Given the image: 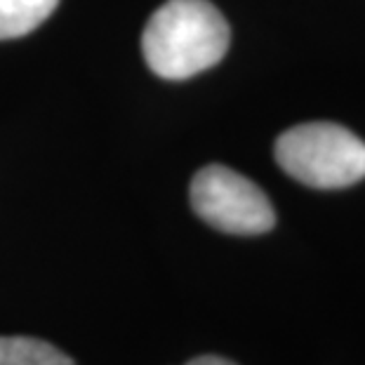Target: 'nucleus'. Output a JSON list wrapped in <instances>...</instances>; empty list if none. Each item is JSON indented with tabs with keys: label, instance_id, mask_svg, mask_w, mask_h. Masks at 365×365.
<instances>
[{
	"label": "nucleus",
	"instance_id": "f257e3e1",
	"mask_svg": "<svg viewBox=\"0 0 365 365\" xmlns=\"http://www.w3.org/2000/svg\"><path fill=\"white\" fill-rule=\"evenodd\" d=\"M229 43L231 29L210 0H168L146 21L142 52L160 78L186 81L220 64Z\"/></svg>",
	"mask_w": 365,
	"mask_h": 365
},
{
	"label": "nucleus",
	"instance_id": "f03ea898",
	"mask_svg": "<svg viewBox=\"0 0 365 365\" xmlns=\"http://www.w3.org/2000/svg\"><path fill=\"white\" fill-rule=\"evenodd\" d=\"M276 163L312 189H346L365 180V142L337 123H302L276 139Z\"/></svg>",
	"mask_w": 365,
	"mask_h": 365
},
{
	"label": "nucleus",
	"instance_id": "7ed1b4c3",
	"mask_svg": "<svg viewBox=\"0 0 365 365\" xmlns=\"http://www.w3.org/2000/svg\"><path fill=\"white\" fill-rule=\"evenodd\" d=\"M191 207L224 234L259 236L274 229L276 212L257 184L227 165H205L191 180Z\"/></svg>",
	"mask_w": 365,
	"mask_h": 365
},
{
	"label": "nucleus",
	"instance_id": "20e7f679",
	"mask_svg": "<svg viewBox=\"0 0 365 365\" xmlns=\"http://www.w3.org/2000/svg\"><path fill=\"white\" fill-rule=\"evenodd\" d=\"M59 0H0V41L36 31L57 10Z\"/></svg>",
	"mask_w": 365,
	"mask_h": 365
},
{
	"label": "nucleus",
	"instance_id": "39448f33",
	"mask_svg": "<svg viewBox=\"0 0 365 365\" xmlns=\"http://www.w3.org/2000/svg\"><path fill=\"white\" fill-rule=\"evenodd\" d=\"M0 365H76L71 356L36 337H0Z\"/></svg>",
	"mask_w": 365,
	"mask_h": 365
},
{
	"label": "nucleus",
	"instance_id": "423d86ee",
	"mask_svg": "<svg viewBox=\"0 0 365 365\" xmlns=\"http://www.w3.org/2000/svg\"><path fill=\"white\" fill-rule=\"evenodd\" d=\"M186 365H236V363L222 359V356H198V359H191Z\"/></svg>",
	"mask_w": 365,
	"mask_h": 365
}]
</instances>
